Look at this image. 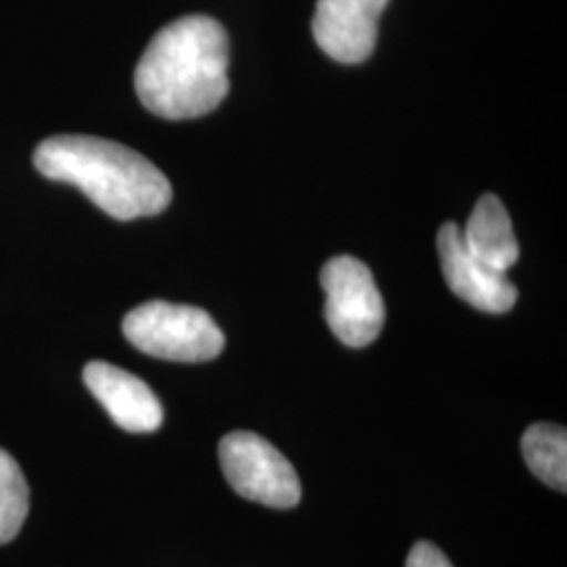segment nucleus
I'll list each match as a JSON object with an SVG mask.
<instances>
[{"label":"nucleus","mask_w":567,"mask_h":567,"mask_svg":"<svg viewBox=\"0 0 567 567\" xmlns=\"http://www.w3.org/2000/svg\"><path fill=\"white\" fill-rule=\"evenodd\" d=\"M229 41L224 25L187 16L164 25L135 70L143 105L166 121H189L213 112L229 91Z\"/></svg>","instance_id":"f257e3e1"},{"label":"nucleus","mask_w":567,"mask_h":567,"mask_svg":"<svg viewBox=\"0 0 567 567\" xmlns=\"http://www.w3.org/2000/svg\"><path fill=\"white\" fill-rule=\"evenodd\" d=\"M34 166L47 179L76 185L118 221L158 215L173 198V187L156 164L122 143L100 137L44 140L34 152Z\"/></svg>","instance_id":"f03ea898"},{"label":"nucleus","mask_w":567,"mask_h":567,"mask_svg":"<svg viewBox=\"0 0 567 567\" xmlns=\"http://www.w3.org/2000/svg\"><path fill=\"white\" fill-rule=\"evenodd\" d=\"M126 341L143 353L168 362H208L225 347L217 322L192 305L150 301L140 305L122 322Z\"/></svg>","instance_id":"7ed1b4c3"},{"label":"nucleus","mask_w":567,"mask_h":567,"mask_svg":"<svg viewBox=\"0 0 567 567\" xmlns=\"http://www.w3.org/2000/svg\"><path fill=\"white\" fill-rule=\"evenodd\" d=\"M224 475L243 498L265 507L292 508L301 501V480L278 447L250 431H234L219 444Z\"/></svg>","instance_id":"20e7f679"},{"label":"nucleus","mask_w":567,"mask_h":567,"mask_svg":"<svg viewBox=\"0 0 567 567\" xmlns=\"http://www.w3.org/2000/svg\"><path fill=\"white\" fill-rule=\"evenodd\" d=\"M326 322L347 347H365L385 326V303L374 276L355 257H334L322 267Z\"/></svg>","instance_id":"39448f33"},{"label":"nucleus","mask_w":567,"mask_h":567,"mask_svg":"<svg viewBox=\"0 0 567 567\" xmlns=\"http://www.w3.org/2000/svg\"><path fill=\"white\" fill-rule=\"evenodd\" d=\"M440 264L450 290L486 313H507L517 303V288L505 271L475 257L463 238V229L446 224L437 234Z\"/></svg>","instance_id":"423d86ee"},{"label":"nucleus","mask_w":567,"mask_h":567,"mask_svg":"<svg viewBox=\"0 0 567 567\" xmlns=\"http://www.w3.org/2000/svg\"><path fill=\"white\" fill-rule=\"evenodd\" d=\"M389 0H318L313 37L320 49L341 63L365 61L379 37V18Z\"/></svg>","instance_id":"0eeeda50"},{"label":"nucleus","mask_w":567,"mask_h":567,"mask_svg":"<svg viewBox=\"0 0 567 567\" xmlns=\"http://www.w3.org/2000/svg\"><path fill=\"white\" fill-rule=\"evenodd\" d=\"M82 379L112 421L124 431L152 433L163 425V405L140 377L107 362H89Z\"/></svg>","instance_id":"6e6552de"},{"label":"nucleus","mask_w":567,"mask_h":567,"mask_svg":"<svg viewBox=\"0 0 567 567\" xmlns=\"http://www.w3.org/2000/svg\"><path fill=\"white\" fill-rule=\"evenodd\" d=\"M461 229L468 250L484 264L505 274L517 264L519 243L515 238L508 210L498 196H482Z\"/></svg>","instance_id":"1a4fd4ad"},{"label":"nucleus","mask_w":567,"mask_h":567,"mask_svg":"<svg viewBox=\"0 0 567 567\" xmlns=\"http://www.w3.org/2000/svg\"><path fill=\"white\" fill-rule=\"evenodd\" d=\"M522 454L529 471L548 487L567 489V431L553 423H536L522 437Z\"/></svg>","instance_id":"9d476101"},{"label":"nucleus","mask_w":567,"mask_h":567,"mask_svg":"<svg viewBox=\"0 0 567 567\" xmlns=\"http://www.w3.org/2000/svg\"><path fill=\"white\" fill-rule=\"evenodd\" d=\"M30 487L18 461L0 447V545L11 543L28 517Z\"/></svg>","instance_id":"9b49d317"},{"label":"nucleus","mask_w":567,"mask_h":567,"mask_svg":"<svg viewBox=\"0 0 567 567\" xmlns=\"http://www.w3.org/2000/svg\"><path fill=\"white\" fill-rule=\"evenodd\" d=\"M405 567H454L450 564V559H447L446 555L440 550V548L435 547L433 543H426V540H421V543H416L412 550H410V555H408V559H405Z\"/></svg>","instance_id":"f8f14e48"}]
</instances>
